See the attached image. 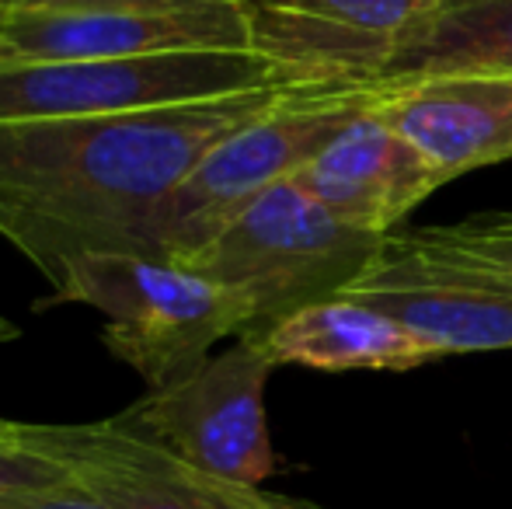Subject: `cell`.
Returning a JSON list of instances; mask_svg holds the SVG:
<instances>
[{
    "label": "cell",
    "instance_id": "obj_1",
    "mask_svg": "<svg viewBox=\"0 0 512 509\" xmlns=\"http://www.w3.org/2000/svg\"><path fill=\"white\" fill-rule=\"evenodd\" d=\"M293 81L209 102L0 126V238L49 286L84 255H150L164 199Z\"/></svg>",
    "mask_w": 512,
    "mask_h": 509
},
{
    "label": "cell",
    "instance_id": "obj_2",
    "mask_svg": "<svg viewBox=\"0 0 512 509\" xmlns=\"http://www.w3.org/2000/svg\"><path fill=\"white\" fill-rule=\"evenodd\" d=\"M81 304L105 314V349L150 391L185 381L230 335L251 325V304L230 286L154 255H84L42 307Z\"/></svg>",
    "mask_w": 512,
    "mask_h": 509
},
{
    "label": "cell",
    "instance_id": "obj_3",
    "mask_svg": "<svg viewBox=\"0 0 512 509\" xmlns=\"http://www.w3.org/2000/svg\"><path fill=\"white\" fill-rule=\"evenodd\" d=\"M377 95L380 81L293 84L269 112L216 143L164 199L150 227V255L185 262L203 252L262 192L297 178Z\"/></svg>",
    "mask_w": 512,
    "mask_h": 509
},
{
    "label": "cell",
    "instance_id": "obj_4",
    "mask_svg": "<svg viewBox=\"0 0 512 509\" xmlns=\"http://www.w3.org/2000/svg\"><path fill=\"white\" fill-rule=\"evenodd\" d=\"M380 245V234L345 224L297 178H286L178 265L248 300L251 325L241 339H251L310 304L342 297Z\"/></svg>",
    "mask_w": 512,
    "mask_h": 509
},
{
    "label": "cell",
    "instance_id": "obj_5",
    "mask_svg": "<svg viewBox=\"0 0 512 509\" xmlns=\"http://www.w3.org/2000/svg\"><path fill=\"white\" fill-rule=\"evenodd\" d=\"M283 81L290 77L258 49L0 63V126L168 109Z\"/></svg>",
    "mask_w": 512,
    "mask_h": 509
},
{
    "label": "cell",
    "instance_id": "obj_6",
    "mask_svg": "<svg viewBox=\"0 0 512 509\" xmlns=\"http://www.w3.org/2000/svg\"><path fill=\"white\" fill-rule=\"evenodd\" d=\"M342 297L405 325L439 360L512 349V272L443 245L429 227L387 234Z\"/></svg>",
    "mask_w": 512,
    "mask_h": 509
},
{
    "label": "cell",
    "instance_id": "obj_7",
    "mask_svg": "<svg viewBox=\"0 0 512 509\" xmlns=\"http://www.w3.org/2000/svg\"><path fill=\"white\" fill-rule=\"evenodd\" d=\"M272 370L276 363L258 342L237 339L185 381L147 391V398L112 419L192 471L237 485H262L276 471L265 422V384Z\"/></svg>",
    "mask_w": 512,
    "mask_h": 509
},
{
    "label": "cell",
    "instance_id": "obj_8",
    "mask_svg": "<svg viewBox=\"0 0 512 509\" xmlns=\"http://www.w3.org/2000/svg\"><path fill=\"white\" fill-rule=\"evenodd\" d=\"M255 49L244 0L18 11L0 21V63L136 60L168 53Z\"/></svg>",
    "mask_w": 512,
    "mask_h": 509
},
{
    "label": "cell",
    "instance_id": "obj_9",
    "mask_svg": "<svg viewBox=\"0 0 512 509\" xmlns=\"http://www.w3.org/2000/svg\"><path fill=\"white\" fill-rule=\"evenodd\" d=\"M446 0H244L251 39L290 81H377Z\"/></svg>",
    "mask_w": 512,
    "mask_h": 509
},
{
    "label": "cell",
    "instance_id": "obj_10",
    "mask_svg": "<svg viewBox=\"0 0 512 509\" xmlns=\"http://www.w3.org/2000/svg\"><path fill=\"white\" fill-rule=\"evenodd\" d=\"M25 433L112 509H324L307 499L265 492L262 485H237L192 471L115 419L84 426L25 422Z\"/></svg>",
    "mask_w": 512,
    "mask_h": 509
},
{
    "label": "cell",
    "instance_id": "obj_11",
    "mask_svg": "<svg viewBox=\"0 0 512 509\" xmlns=\"http://www.w3.org/2000/svg\"><path fill=\"white\" fill-rule=\"evenodd\" d=\"M373 109L443 182L512 157V74H432L380 81Z\"/></svg>",
    "mask_w": 512,
    "mask_h": 509
},
{
    "label": "cell",
    "instance_id": "obj_12",
    "mask_svg": "<svg viewBox=\"0 0 512 509\" xmlns=\"http://www.w3.org/2000/svg\"><path fill=\"white\" fill-rule=\"evenodd\" d=\"M297 182L345 224L380 238L398 231L415 206L446 185L373 105L300 171Z\"/></svg>",
    "mask_w": 512,
    "mask_h": 509
},
{
    "label": "cell",
    "instance_id": "obj_13",
    "mask_svg": "<svg viewBox=\"0 0 512 509\" xmlns=\"http://www.w3.org/2000/svg\"><path fill=\"white\" fill-rule=\"evenodd\" d=\"M276 367H310L324 374L345 370H415L436 363L439 353L387 314L349 297L310 304L251 335Z\"/></svg>",
    "mask_w": 512,
    "mask_h": 509
},
{
    "label": "cell",
    "instance_id": "obj_14",
    "mask_svg": "<svg viewBox=\"0 0 512 509\" xmlns=\"http://www.w3.org/2000/svg\"><path fill=\"white\" fill-rule=\"evenodd\" d=\"M512 74V0H446L398 46L377 81Z\"/></svg>",
    "mask_w": 512,
    "mask_h": 509
},
{
    "label": "cell",
    "instance_id": "obj_15",
    "mask_svg": "<svg viewBox=\"0 0 512 509\" xmlns=\"http://www.w3.org/2000/svg\"><path fill=\"white\" fill-rule=\"evenodd\" d=\"M67 482H74V471L35 447L25 433V422H14L11 433L0 436V496L56 489Z\"/></svg>",
    "mask_w": 512,
    "mask_h": 509
},
{
    "label": "cell",
    "instance_id": "obj_16",
    "mask_svg": "<svg viewBox=\"0 0 512 509\" xmlns=\"http://www.w3.org/2000/svg\"><path fill=\"white\" fill-rule=\"evenodd\" d=\"M429 234L457 252L512 272V213H485V217H471L464 224L429 227Z\"/></svg>",
    "mask_w": 512,
    "mask_h": 509
},
{
    "label": "cell",
    "instance_id": "obj_17",
    "mask_svg": "<svg viewBox=\"0 0 512 509\" xmlns=\"http://www.w3.org/2000/svg\"><path fill=\"white\" fill-rule=\"evenodd\" d=\"M0 509H112L95 496L88 485L74 482L56 485V489L39 492H14V496H0Z\"/></svg>",
    "mask_w": 512,
    "mask_h": 509
},
{
    "label": "cell",
    "instance_id": "obj_18",
    "mask_svg": "<svg viewBox=\"0 0 512 509\" xmlns=\"http://www.w3.org/2000/svg\"><path fill=\"white\" fill-rule=\"evenodd\" d=\"M133 4H178V0H0V11H91V7H133Z\"/></svg>",
    "mask_w": 512,
    "mask_h": 509
},
{
    "label": "cell",
    "instance_id": "obj_19",
    "mask_svg": "<svg viewBox=\"0 0 512 509\" xmlns=\"http://www.w3.org/2000/svg\"><path fill=\"white\" fill-rule=\"evenodd\" d=\"M18 325H11V321H7V318H0V346H4V342H14V339H18Z\"/></svg>",
    "mask_w": 512,
    "mask_h": 509
},
{
    "label": "cell",
    "instance_id": "obj_20",
    "mask_svg": "<svg viewBox=\"0 0 512 509\" xmlns=\"http://www.w3.org/2000/svg\"><path fill=\"white\" fill-rule=\"evenodd\" d=\"M14 429V422L11 419H0V436H7Z\"/></svg>",
    "mask_w": 512,
    "mask_h": 509
},
{
    "label": "cell",
    "instance_id": "obj_21",
    "mask_svg": "<svg viewBox=\"0 0 512 509\" xmlns=\"http://www.w3.org/2000/svg\"><path fill=\"white\" fill-rule=\"evenodd\" d=\"M0 21H4V11H0Z\"/></svg>",
    "mask_w": 512,
    "mask_h": 509
}]
</instances>
